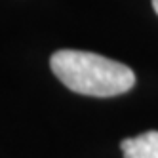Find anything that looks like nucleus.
Here are the masks:
<instances>
[{"label": "nucleus", "instance_id": "1", "mask_svg": "<svg viewBox=\"0 0 158 158\" xmlns=\"http://www.w3.org/2000/svg\"><path fill=\"white\" fill-rule=\"evenodd\" d=\"M50 67L67 88L82 95L112 97L126 94L135 84L128 65L92 52L59 50L52 55Z\"/></svg>", "mask_w": 158, "mask_h": 158}, {"label": "nucleus", "instance_id": "2", "mask_svg": "<svg viewBox=\"0 0 158 158\" xmlns=\"http://www.w3.org/2000/svg\"><path fill=\"white\" fill-rule=\"evenodd\" d=\"M124 158H158V131H145L137 137L124 139L122 145Z\"/></svg>", "mask_w": 158, "mask_h": 158}, {"label": "nucleus", "instance_id": "3", "mask_svg": "<svg viewBox=\"0 0 158 158\" xmlns=\"http://www.w3.org/2000/svg\"><path fill=\"white\" fill-rule=\"evenodd\" d=\"M152 8H154V12L158 14V0H152Z\"/></svg>", "mask_w": 158, "mask_h": 158}]
</instances>
